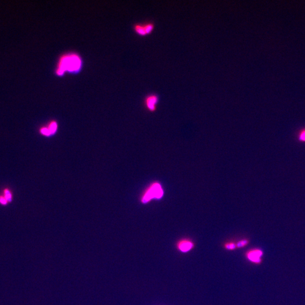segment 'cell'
Returning <instances> with one entry per match:
<instances>
[{
    "mask_svg": "<svg viewBox=\"0 0 305 305\" xmlns=\"http://www.w3.org/2000/svg\"><path fill=\"white\" fill-rule=\"evenodd\" d=\"M297 139H298V141L301 142H302V143L305 142V129L301 130L299 132Z\"/></svg>",
    "mask_w": 305,
    "mask_h": 305,
    "instance_id": "obj_9",
    "label": "cell"
},
{
    "mask_svg": "<svg viewBox=\"0 0 305 305\" xmlns=\"http://www.w3.org/2000/svg\"><path fill=\"white\" fill-rule=\"evenodd\" d=\"M82 67V61L80 57L76 53H70L62 55L60 57L57 65L56 75L63 76L66 72L70 73H78Z\"/></svg>",
    "mask_w": 305,
    "mask_h": 305,
    "instance_id": "obj_1",
    "label": "cell"
},
{
    "mask_svg": "<svg viewBox=\"0 0 305 305\" xmlns=\"http://www.w3.org/2000/svg\"><path fill=\"white\" fill-rule=\"evenodd\" d=\"M133 30L139 36H143V37L147 36V34L145 31V29L144 27V23L143 24L137 23V24H135L133 26Z\"/></svg>",
    "mask_w": 305,
    "mask_h": 305,
    "instance_id": "obj_6",
    "label": "cell"
},
{
    "mask_svg": "<svg viewBox=\"0 0 305 305\" xmlns=\"http://www.w3.org/2000/svg\"><path fill=\"white\" fill-rule=\"evenodd\" d=\"M248 243V241L246 240H243L240 241L236 245V246L239 248H242V247H244L245 246V245H246Z\"/></svg>",
    "mask_w": 305,
    "mask_h": 305,
    "instance_id": "obj_11",
    "label": "cell"
},
{
    "mask_svg": "<svg viewBox=\"0 0 305 305\" xmlns=\"http://www.w3.org/2000/svg\"><path fill=\"white\" fill-rule=\"evenodd\" d=\"M164 194L163 189L161 185L158 183H154L147 190L142 198L143 203H147L153 198L161 199Z\"/></svg>",
    "mask_w": 305,
    "mask_h": 305,
    "instance_id": "obj_2",
    "label": "cell"
},
{
    "mask_svg": "<svg viewBox=\"0 0 305 305\" xmlns=\"http://www.w3.org/2000/svg\"><path fill=\"white\" fill-rule=\"evenodd\" d=\"M193 246V244L188 240H182L178 244V248L182 252H187L191 249Z\"/></svg>",
    "mask_w": 305,
    "mask_h": 305,
    "instance_id": "obj_5",
    "label": "cell"
},
{
    "mask_svg": "<svg viewBox=\"0 0 305 305\" xmlns=\"http://www.w3.org/2000/svg\"><path fill=\"white\" fill-rule=\"evenodd\" d=\"M263 255V252L259 249H254L250 251L247 254V258L254 263L260 262V258Z\"/></svg>",
    "mask_w": 305,
    "mask_h": 305,
    "instance_id": "obj_4",
    "label": "cell"
},
{
    "mask_svg": "<svg viewBox=\"0 0 305 305\" xmlns=\"http://www.w3.org/2000/svg\"><path fill=\"white\" fill-rule=\"evenodd\" d=\"M47 128L49 130L51 135L54 134L56 132L57 130V122L55 121H52L49 123Z\"/></svg>",
    "mask_w": 305,
    "mask_h": 305,
    "instance_id": "obj_7",
    "label": "cell"
},
{
    "mask_svg": "<svg viewBox=\"0 0 305 305\" xmlns=\"http://www.w3.org/2000/svg\"><path fill=\"white\" fill-rule=\"evenodd\" d=\"M8 203H9V202L6 199V198L4 197V195H0V204H1L2 205H6Z\"/></svg>",
    "mask_w": 305,
    "mask_h": 305,
    "instance_id": "obj_12",
    "label": "cell"
},
{
    "mask_svg": "<svg viewBox=\"0 0 305 305\" xmlns=\"http://www.w3.org/2000/svg\"><path fill=\"white\" fill-rule=\"evenodd\" d=\"M236 247V245L234 243H229V244H227L225 245V248L227 249L228 250L235 249Z\"/></svg>",
    "mask_w": 305,
    "mask_h": 305,
    "instance_id": "obj_13",
    "label": "cell"
},
{
    "mask_svg": "<svg viewBox=\"0 0 305 305\" xmlns=\"http://www.w3.org/2000/svg\"><path fill=\"white\" fill-rule=\"evenodd\" d=\"M159 101V96L157 94L153 93L148 94L145 97L144 103L148 110L150 112H155L157 110Z\"/></svg>",
    "mask_w": 305,
    "mask_h": 305,
    "instance_id": "obj_3",
    "label": "cell"
},
{
    "mask_svg": "<svg viewBox=\"0 0 305 305\" xmlns=\"http://www.w3.org/2000/svg\"><path fill=\"white\" fill-rule=\"evenodd\" d=\"M40 133L42 135H43L44 136H50L51 135L49 130L48 129V128L45 127H43L41 128L40 130Z\"/></svg>",
    "mask_w": 305,
    "mask_h": 305,
    "instance_id": "obj_10",
    "label": "cell"
},
{
    "mask_svg": "<svg viewBox=\"0 0 305 305\" xmlns=\"http://www.w3.org/2000/svg\"><path fill=\"white\" fill-rule=\"evenodd\" d=\"M3 195L9 202H10L12 201V198H13L12 193L11 191L8 188H5L3 190Z\"/></svg>",
    "mask_w": 305,
    "mask_h": 305,
    "instance_id": "obj_8",
    "label": "cell"
}]
</instances>
